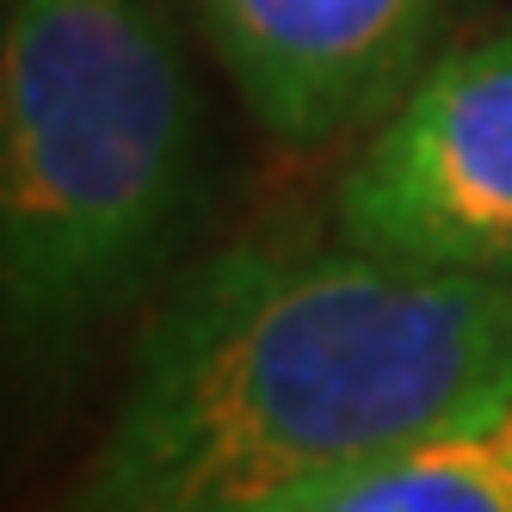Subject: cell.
Here are the masks:
<instances>
[{"mask_svg":"<svg viewBox=\"0 0 512 512\" xmlns=\"http://www.w3.org/2000/svg\"><path fill=\"white\" fill-rule=\"evenodd\" d=\"M512 401V278L253 235L173 278L50 512H266Z\"/></svg>","mask_w":512,"mask_h":512,"instance_id":"obj_1","label":"cell"},{"mask_svg":"<svg viewBox=\"0 0 512 512\" xmlns=\"http://www.w3.org/2000/svg\"><path fill=\"white\" fill-rule=\"evenodd\" d=\"M204 204V105L155 0H7L0 315L56 352L130 309Z\"/></svg>","mask_w":512,"mask_h":512,"instance_id":"obj_2","label":"cell"},{"mask_svg":"<svg viewBox=\"0 0 512 512\" xmlns=\"http://www.w3.org/2000/svg\"><path fill=\"white\" fill-rule=\"evenodd\" d=\"M334 235L408 266L512 278V25L432 56L364 136Z\"/></svg>","mask_w":512,"mask_h":512,"instance_id":"obj_3","label":"cell"},{"mask_svg":"<svg viewBox=\"0 0 512 512\" xmlns=\"http://www.w3.org/2000/svg\"><path fill=\"white\" fill-rule=\"evenodd\" d=\"M241 105L284 149L377 130L426 68L457 0H179Z\"/></svg>","mask_w":512,"mask_h":512,"instance_id":"obj_4","label":"cell"},{"mask_svg":"<svg viewBox=\"0 0 512 512\" xmlns=\"http://www.w3.org/2000/svg\"><path fill=\"white\" fill-rule=\"evenodd\" d=\"M321 512H512V401L315 494Z\"/></svg>","mask_w":512,"mask_h":512,"instance_id":"obj_5","label":"cell"},{"mask_svg":"<svg viewBox=\"0 0 512 512\" xmlns=\"http://www.w3.org/2000/svg\"><path fill=\"white\" fill-rule=\"evenodd\" d=\"M266 512H321V506H315V494H303V500H284V506H266Z\"/></svg>","mask_w":512,"mask_h":512,"instance_id":"obj_6","label":"cell"}]
</instances>
